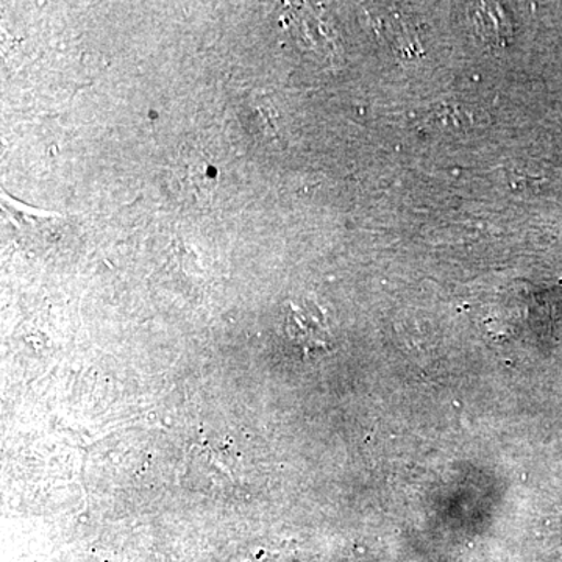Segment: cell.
I'll list each match as a JSON object with an SVG mask.
<instances>
[{
  "label": "cell",
  "mask_w": 562,
  "mask_h": 562,
  "mask_svg": "<svg viewBox=\"0 0 562 562\" xmlns=\"http://www.w3.org/2000/svg\"><path fill=\"white\" fill-rule=\"evenodd\" d=\"M217 184L213 161L199 147L183 146L171 165V187L180 201L206 209Z\"/></svg>",
  "instance_id": "6da1fadb"
},
{
  "label": "cell",
  "mask_w": 562,
  "mask_h": 562,
  "mask_svg": "<svg viewBox=\"0 0 562 562\" xmlns=\"http://www.w3.org/2000/svg\"><path fill=\"white\" fill-rule=\"evenodd\" d=\"M473 25L483 41L492 44L506 43L512 35V24L501 5L483 3L473 13Z\"/></svg>",
  "instance_id": "7a4b0ae2"
},
{
  "label": "cell",
  "mask_w": 562,
  "mask_h": 562,
  "mask_svg": "<svg viewBox=\"0 0 562 562\" xmlns=\"http://www.w3.org/2000/svg\"><path fill=\"white\" fill-rule=\"evenodd\" d=\"M288 331L292 339L306 346H321L324 344L322 335L325 333L324 321L314 316L305 308H292L291 316L288 317Z\"/></svg>",
  "instance_id": "3957f363"
}]
</instances>
